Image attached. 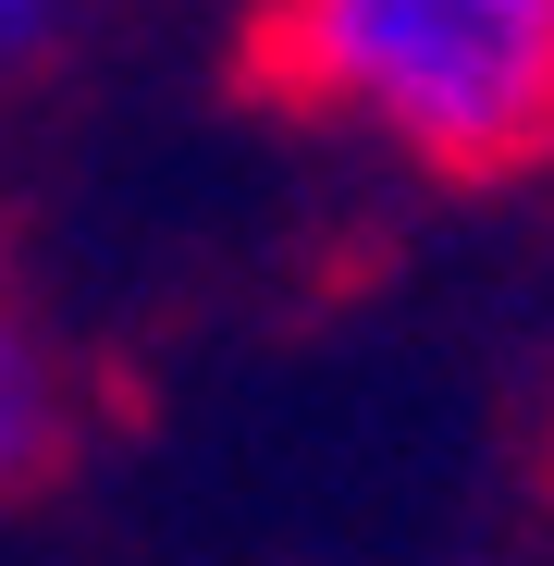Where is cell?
<instances>
[{
  "label": "cell",
  "mask_w": 554,
  "mask_h": 566,
  "mask_svg": "<svg viewBox=\"0 0 554 566\" xmlns=\"http://www.w3.org/2000/svg\"><path fill=\"white\" fill-rule=\"evenodd\" d=\"M234 74L456 185L554 160V0H259Z\"/></svg>",
  "instance_id": "obj_1"
},
{
  "label": "cell",
  "mask_w": 554,
  "mask_h": 566,
  "mask_svg": "<svg viewBox=\"0 0 554 566\" xmlns=\"http://www.w3.org/2000/svg\"><path fill=\"white\" fill-rule=\"evenodd\" d=\"M62 468V382H50V357L38 333L0 321V493H25Z\"/></svg>",
  "instance_id": "obj_2"
},
{
  "label": "cell",
  "mask_w": 554,
  "mask_h": 566,
  "mask_svg": "<svg viewBox=\"0 0 554 566\" xmlns=\"http://www.w3.org/2000/svg\"><path fill=\"white\" fill-rule=\"evenodd\" d=\"M62 13H74V0H0V74H25L62 38Z\"/></svg>",
  "instance_id": "obj_3"
}]
</instances>
